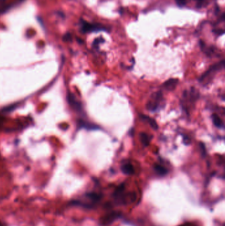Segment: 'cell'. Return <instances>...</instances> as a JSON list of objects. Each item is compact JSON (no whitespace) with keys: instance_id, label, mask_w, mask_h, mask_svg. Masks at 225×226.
Segmentation results:
<instances>
[{"instance_id":"2","label":"cell","mask_w":225,"mask_h":226,"mask_svg":"<svg viewBox=\"0 0 225 226\" xmlns=\"http://www.w3.org/2000/svg\"><path fill=\"white\" fill-rule=\"evenodd\" d=\"M81 29L82 32L85 33L107 30V29L103 25L87 23L84 20L81 21Z\"/></svg>"},{"instance_id":"4","label":"cell","mask_w":225,"mask_h":226,"mask_svg":"<svg viewBox=\"0 0 225 226\" xmlns=\"http://www.w3.org/2000/svg\"><path fill=\"white\" fill-rule=\"evenodd\" d=\"M178 83V79H170L164 83L163 87L167 91H172L176 89Z\"/></svg>"},{"instance_id":"11","label":"cell","mask_w":225,"mask_h":226,"mask_svg":"<svg viewBox=\"0 0 225 226\" xmlns=\"http://www.w3.org/2000/svg\"><path fill=\"white\" fill-rule=\"evenodd\" d=\"M118 214H110V215H108V217H106V218H105V219H104V221H103V223L104 224H108V223H110V222H112V221L114 219H115V218H117L118 217Z\"/></svg>"},{"instance_id":"9","label":"cell","mask_w":225,"mask_h":226,"mask_svg":"<svg viewBox=\"0 0 225 226\" xmlns=\"http://www.w3.org/2000/svg\"><path fill=\"white\" fill-rule=\"evenodd\" d=\"M154 169L157 174H159V175H161V176H164L167 173H168V171H167V170L164 167L161 166L160 165H157V164L155 165Z\"/></svg>"},{"instance_id":"15","label":"cell","mask_w":225,"mask_h":226,"mask_svg":"<svg viewBox=\"0 0 225 226\" xmlns=\"http://www.w3.org/2000/svg\"><path fill=\"white\" fill-rule=\"evenodd\" d=\"M184 143L186 145L189 144L190 143V138L187 137V136H184Z\"/></svg>"},{"instance_id":"10","label":"cell","mask_w":225,"mask_h":226,"mask_svg":"<svg viewBox=\"0 0 225 226\" xmlns=\"http://www.w3.org/2000/svg\"><path fill=\"white\" fill-rule=\"evenodd\" d=\"M86 196L92 201H98V200L100 199V196H99L98 194H96L95 192L88 193L86 194Z\"/></svg>"},{"instance_id":"14","label":"cell","mask_w":225,"mask_h":226,"mask_svg":"<svg viewBox=\"0 0 225 226\" xmlns=\"http://www.w3.org/2000/svg\"><path fill=\"white\" fill-rule=\"evenodd\" d=\"M104 39L102 37H100L99 39H97L95 41H94V45L97 46L98 45L101 43H103Z\"/></svg>"},{"instance_id":"1","label":"cell","mask_w":225,"mask_h":226,"mask_svg":"<svg viewBox=\"0 0 225 226\" xmlns=\"http://www.w3.org/2000/svg\"><path fill=\"white\" fill-rule=\"evenodd\" d=\"M224 67V60H223L221 62H218L217 64H214L211 67H209V69L207 70V71L204 73L201 76L199 81L201 83H205V81H207L206 83H209V81L210 80V79L213 78L214 75H215V73L217 71L223 69Z\"/></svg>"},{"instance_id":"7","label":"cell","mask_w":225,"mask_h":226,"mask_svg":"<svg viewBox=\"0 0 225 226\" xmlns=\"http://www.w3.org/2000/svg\"><path fill=\"white\" fill-rule=\"evenodd\" d=\"M212 120L214 124V125L216 127L218 128H224V124L223 122L222 121V120L221 119L217 114H213L212 115Z\"/></svg>"},{"instance_id":"5","label":"cell","mask_w":225,"mask_h":226,"mask_svg":"<svg viewBox=\"0 0 225 226\" xmlns=\"http://www.w3.org/2000/svg\"><path fill=\"white\" fill-rule=\"evenodd\" d=\"M141 118L142 120H145V121L147 122L149 124V125L151 126V127H152L155 130H158L159 126H158L157 123H156V122L155 121V120L153 118H151V117H149L148 116H146V115H143V114L141 115Z\"/></svg>"},{"instance_id":"8","label":"cell","mask_w":225,"mask_h":226,"mask_svg":"<svg viewBox=\"0 0 225 226\" xmlns=\"http://www.w3.org/2000/svg\"><path fill=\"white\" fill-rule=\"evenodd\" d=\"M140 136V139L141 142L145 145V146H148L150 144L151 141V136H149L145 132H141L139 134Z\"/></svg>"},{"instance_id":"16","label":"cell","mask_w":225,"mask_h":226,"mask_svg":"<svg viewBox=\"0 0 225 226\" xmlns=\"http://www.w3.org/2000/svg\"><path fill=\"white\" fill-rule=\"evenodd\" d=\"M196 1H198V2H203L204 0H196Z\"/></svg>"},{"instance_id":"13","label":"cell","mask_w":225,"mask_h":226,"mask_svg":"<svg viewBox=\"0 0 225 226\" xmlns=\"http://www.w3.org/2000/svg\"><path fill=\"white\" fill-rule=\"evenodd\" d=\"M200 148L201 150V154L203 157H205L206 155V149H205V144L203 143H200Z\"/></svg>"},{"instance_id":"3","label":"cell","mask_w":225,"mask_h":226,"mask_svg":"<svg viewBox=\"0 0 225 226\" xmlns=\"http://www.w3.org/2000/svg\"><path fill=\"white\" fill-rule=\"evenodd\" d=\"M162 99H163V93L160 91L154 93L151 96V99L146 104V108L150 111H156L159 107Z\"/></svg>"},{"instance_id":"12","label":"cell","mask_w":225,"mask_h":226,"mask_svg":"<svg viewBox=\"0 0 225 226\" xmlns=\"http://www.w3.org/2000/svg\"><path fill=\"white\" fill-rule=\"evenodd\" d=\"M175 2L177 4V6L180 7L184 6L186 5V0H175Z\"/></svg>"},{"instance_id":"17","label":"cell","mask_w":225,"mask_h":226,"mask_svg":"<svg viewBox=\"0 0 225 226\" xmlns=\"http://www.w3.org/2000/svg\"><path fill=\"white\" fill-rule=\"evenodd\" d=\"M187 226H193V225H187Z\"/></svg>"},{"instance_id":"6","label":"cell","mask_w":225,"mask_h":226,"mask_svg":"<svg viewBox=\"0 0 225 226\" xmlns=\"http://www.w3.org/2000/svg\"><path fill=\"white\" fill-rule=\"evenodd\" d=\"M121 170L123 172V173H124L125 175H133L135 173V170L133 165L130 164L123 165L121 167Z\"/></svg>"}]
</instances>
